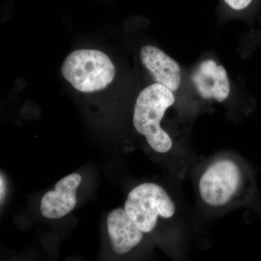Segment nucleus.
Masks as SVG:
<instances>
[{
    "label": "nucleus",
    "mask_w": 261,
    "mask_h": 261,
    "mask_svg": "<svg viewBox=\"0 0 261 261\" xmlns=\"http://www.w3.org/2000/svg\"><path fill=\"white\" fill-rule=\"evenodd\" d=\"M174 102L172 91L158 83L144 89L136 102L133 118L135 129L145 136L151 148L159 153H166L172 148V140L161 128V121Z\"/></svg>",
    "instance_id": "nucleus-1"
},
{
    "label": "nucleus",
    "mask_w": 261,
    "mask_h": 261,
    "mask_svg": "<svg viewBox=\"0 0 261 261\" xmlns=\"http://www.w3.org/2000/svg\"><path fill=\"white\" fill-rule=\"evenodd\" d=\"M192 82L203 99H214L223 102L229 95L230 86L224 67L214 61L201 63L193 75Z\"/></svg>",
    "instance_id": "nucleus-6"
},
{
    "label": "nucleus",
    "mask_w": 261,
    "mask_h": 261,
    "mask_svg": "<svg viewBox=\"0 0 261 261\" xmlns=\"http://www.w3.org/2000/svg\"><path fill=\"white\" fill-rule=\"evenodd\" d=\"M247 173L234 160L220 159L202 173L199 181V193L208 206L222 207L236 203L249 187Z\"/></svg>",
    "instance_id": "nucleus-2"
},
{
    "label": "nucleus",
    "mask_w": 261,
    "mask_h": 261,
    "mask_svg": "<svg viewBox=\"0 0 261 261\" xmlns=\"http://www.w3.org/2000/svg\"><path fill=\"white\" fill-rule=\"evenodd\" d=\"M61 72L73 88L84 93H92L103 90L112 83L116 68L102 51L79 49L67 57Z\"/></svg>",
    "instance_id": "nucleus-3"
},
{
    "label": "nucleus",
    "mask_w": 261,
    "mask_h": 261,
    "mask_svg": "<svg viewBox=\"0 0 261 261\" xmlns=\"http://www.w3.org/2000/svg\"><path fill=\"white\" fill-rule=\"evenodd\" d=\"M82 182V176L72 173L62 178L55 187V190L43 196L40 210L44 217L58 219L66 216L77 204L76 190Z\"/></svg>",
    "instance_id": "nucleus-5"
},
{
    "label": "nucleus",
    "mask_w": 261,
    "mask_h": 261,
    "mask_svg": "<svg viewBox=\"0 0 261 261\" xmlns=\"http://www.w3.org/2000/svg\"><path fill=\"white\" fill-rule=\"evenodd\" d=\"M0 185H1V193H0V195H1V202H3L5 193V182L3 176V173H1V183H0Z\"/></svg>",
    "instance_id": "nucleus-10"
},
{
    "label": "nucleus",
    "mask_w": 261,
    "mask_h": 261,
    "mask_svg": "<svg viewBox=\"0 0 261 261\" xmlns=\"http://www.w3.org/2000/svg\"><path fill=\"white\" fill-rule=\"evenodd\" d=\"M224 2L232 9L241 10L251 4L252 0H224Z\"/></svg>",
    "instance_id": "nucleus-9"
},
{
    "label": "nucleus",
    "mask_w": 261,
    "mask_h": 261,
    "mask_svg": "<svg viewBox=\"0 0 261 261\" xmlns=\"http://www.w3.org/2000/svg\"><path fill=\"white\" fill-rule=\"evenodd\" d=\"M124 210L142 232L149 233L155 228L160 216L172 217L176 205L163 187L144 183L129 192Z\"/></svg>",
    "instance_id": "nucleus-4"
},
{
    "label": "nucleus",
    "mask_w": 261,
    "mask_h": 261,
    "mask_svg": "<svg viewBox=\"0 0 261 261\" xmlns=\"http://www.w3.org/2000/svg\"><path fill=\"white\" fill-rule=\"evenodd\" d=\"M142 64L150 72L156 83L176 91L181 83V69L172 58L158 47L145 46L140 51Z\"/></svg>",
    "instance_id": "nucleus-7"
},
{
    "label": "nucleus",
    "mask_w": 261,
    "mask_h": 261,
    "mask_svg": "<svg viewBox=\"0 0 261 261\" xmlns=\"http://www.w3.org/2000/svg\"><path fill=\"white\" fill-rule=\"evenodd\" d=\"M107 222L113 250L118 255L130 251L143 238V232L123 209L111 211Z\"/></svg>",
    "instance_id": "nucleus-8"
}]
</instances>
